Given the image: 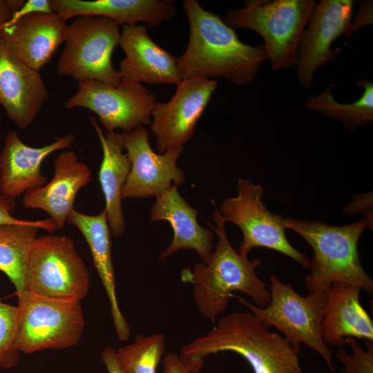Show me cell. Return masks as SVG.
Instances as JSON below:
<instances>
[{"mask_svg": "<svg viewBox=\"0 0 373 373\" xmlns=\"http://www.w3.org/2000/svg\"><path fill=\"white\" fill-rule=\"evenodd\" d=\"M89 287V274L71 238H37L28 263L26 289L50 298L80 302Z\"/></svg>", "mask_w": 373, "mask_h": 373, "instance_id": "obj_9", "label": "cell"}, {"mask_svg": "<svg viewBox=\"0 0 373 373\" xmlns=\"http://www.w3.org/2000/svg\"><path fill=\"white\" fill-rule=\"evenodd\" d=\"M16 295L20 352L64 350L79 342L85 327L80 302L50 298L28 289Z\"/></svg>", "mask_w": 373, "mask_h": 373, "instance_id": "obj_7", "label": "cell"}, {"mask_svg": "<svg viewBox=\"0 0 373 373\" xmlns=\"http://www.w3.org/2000/svg\"><path fill=\"white\" fill-rule=\"evenodd\" d=\"M68 26L54 12L32 13L1 28L0 39L13 55L39 71L64 42Z\"/></svg>", "mask_w": 373, "mask_h": 373, "instance_id": "obj_16", "label": "cell"}, {"mask_svg": "<svg viewBox=\"0 0 373 373\" xmlns=\"http://www.w3.org/2000/svg\"><path fill=\"white\" fill-rule=\"evenodd\" d=\"M0 126H1V117H0ZM1 169L0 164V194H1Z\"/></svg>", "mask_w": 373, "mask_h": 373, "instance_id": "obj_36", "label": "cell"}, {"mask_svg": "<svg viewBox=\"0 0 373 373\" xmlns=\"http://www.w3.org/2000/svg\"><path fill=\"white\" fill-rule=\"evenodd\" d=\"M232 352L250 365L254 373H303L298 352L284 336L270 332L251 312H233L207 334L184 345L180 355L204 359Z\"/></svg>", "mask_w": 373, "mask_h": 373, "instance_id": "obj_3", "label": "cell"}, {"mask_svg": "<svg viewBox=\"0 0 373 373\" xmlns=\"http://www.w3.org/2000/svg\"><path fill=\"white\" fill-rule=\"evenodd\" d=\"M356 84L363 90L360 98L352 103L336 102L332 94L336 84L331 83L321 93L309 97L304 106L321 112L328 119L338 121L347 131L370 124L373 120V82L361 79Z\"/></svg>", "mask_w": 373, "mask_h": 373, "instance_id": "obj_26", "label": "cell"}, {"mask_svg": "<svg viewBox=\"0 0 373 373\" xmlns=\"http://www.w3.org/2000/svg\"><path fill=\"white\" fill-rule=\"evenodd\" d=\"M217 88V82L202 77L180 81L171 99L156 102L150 129L156 137L160 153L183 146L191 140L200 118Z\"/></svg>", "mask_w": 373, "mask_h": 373, "instance_id": "obj_13", "label": "cell"}, {"mask_svg": "<svg viewBox=\"0 0 373 373\" xmlns=\"http://www.w3.org/2000/svg\"><path fill=\"white\" fill-rule=\"evenodd\" d=\"M361 290L335 283L326 291L321 329L327 346L343 347L347 337L373 341V322L361 304Z\"/></svg>", "mask_w": 373, "mask_h": 373, "instance_id": "obj_21", "label": "cell"}, {"mask_svg": "<svg viewBox=\"0 0 373 373\" xmlns=\"http://www.w3.org/2000/svg\"><path fill=\"white\" fill-rule=\"evenodd\" d=\"M102 149L98 177L105 199L107 220L113 236L121 238L125 231L122 208V190L131 169V162L123 153L124 133H104L97 119L90 117Z\"/></svg>", "mask_w": 373, "mask_h": 373, "instance_id": "obj_24", "label": "cell"}, {"mask_svg": "<svg viewBox=\"0 0 373 373\" xmlns=\"http://www.w3.org/2000/svg\"><path fill=\"white\" fill-rule=\"evenodd\" d=\"M36 12L50 13L53 12L51 9L50 0H28L12 15L7 23H12L21 17Z\"/></svg>", "mask_w": 373, "mask_h": 373, "instance_id": "obj_32", "label": "cell"}, {"mask_svg": "<svg viewBox=\"0 0 373 373\" xmlns=\"http://www.w3.org/2000/svg\"><path fill=\"white\" fill-rule=\"evenodd\" d=\"M156 97L142 84L121 80L117 85L88 80L78 82L75 94L66 102L68 109L84 108L93 112L106 132L132 131L150 126Z\"/></svg>", "mask_w": 373, "mask_h": 373, "instance_id": "obj_11", "label": "cell"}, {"mask_svg": "<svg viewBox=\"0 0 373 373\" xmlns=\"http://www.w3.org/2000/svg\"><path fill=\"white\" fill-rule=\"evenodd\" d=\"M237 191L236 196L223 200L219 211L225 222L235 224L242 233L238 253L248 257L254 248H267L309 269L310 260L307 256L294 248L286 236L285 217L269 211L264 203L262 186L248 179L238 178Z\"/></svg>", "mask_w": 373, "mask_h": 373, "instance_id": "obj_10", "label": "cell"}, {"mask_svg": "<svg viewBox=\"0 0 373 373\" xmlns=\"http://www.w3.org/2000/svg\"><path fill=\"white\" fill-rule=\"evenodd\" d=\"M41 229L49 233L58 230L50 218L30 220L26 224H0V271L15 286V295L26 289L29 257Z\"/></svg>", "mask_w": 373, "mask_h": 373, "instance_id": "obj_25", "label": "cell"}, {"mask_svg": "<svg viewBox=\"0 0 373 373\" xmlns=\"http://www.w3.org/2000/svg\"><path fill=\"white\" fill-rule=\"evenodd\" d=\"M119 45L126 57L119 64L121 80L178 85L177 58L150 37L146 26H123Z\"/></svg>", "mask_w": 373, "mask_h": 373, "instance_id": "obj_18", "label": "cell"}, {"mask_svg": "<svg viewBox=\"0 0 373 373\" xmlns=\"http://www.w3.org/2000/svg\"><path fill=\"white\" fill-rule=\"evenodd\" d=\"M50 3L65 21L80 16L103 17L122 26L144 22L156 27L177 12L170 0H50Z\"/></svg>", "mask_w": 373, "mask_h": 373, "instance_id": "obj_22", "label": "cell"}, {"mask_svg": "<svg viewBox=\"0 0 373 373\" xmlns=\"http://www.w3.org/2000/svg\"><path fill=\"white\" fill-rule=\"evenodd\" d=\"M199 211L192 207L173 185L156 198L151 209L150 220H165L173 231L171 244L161 253V261L180 249H193L201 262L206 264L213 253L214 233L197 221Z\"/></svg>", "mask_w": 373, "mask_h": 373, "instance_id": "obj_20", "label": "cell"}, {"mask_svg": "<svg viewBox=\"0 0 373 373\" xmlns=\"http://www.w3.org/2000/svg\"><path fill=\"white\" fill-rule=\"evenodd\" d=\"M353 5L351 0H321L316 3L297 50L296 75L304 88H311L316 71L341 52L332 50L331 46L335 39L347 32Z\"/></svg>", "mask_w": 373, "mask_h": 373, "instance_id": "obj_14", "label": "cell"}, {"mask_svg": "<svg viewBox=\"0 0 373 373\" xmlns=\"http://www.w3.org/2000/svg\"><path fill=\"white\" fill-rule=\"evenodd\" d=\"M16 207V200L0 194V224H26L30 220L18 219L12 216Z\"/></svg>", "mask_w": 373, "mask_h": 373, "instance_id": "obj_33", "label": "cell"}, {"mask_svg": "<svg viewBox=\"0 0 373 373\" xmlns=\"http://www.w3.org/2000/svg\"><path fill=\"white\" fill-rule=\"evenodd\" d=\"M124 149L131 169L122 190V200L161 195L173 185L184 184V172L177 165L184 146L171 147L164 153H155L146 127L124 133Z\"/></svg>", "mask_w": 373, "mask_h": 373, "instance_id": "obj_12", "label": "cell"}, {"mask_svg": "<svg viewBox=\"0 0 373 373\" xmlns=\"http://www.w3.org/2000/svg\"><path fill=\"white\" fill-rule=\"evenodd\" d=\"M212 213L216 227L209 226L218 237L216 249L206 264H195L192 268L181 271L183 283L193 285V300L200 314L214 323L224 311L238 291L250 297L255 305L266 307L270 301L267 285L257 276L256 269L260 266L258 258L249 260L237 252L231 246L225 231V222L213 200Z\"/></svg>", "mask_w": 373, "mask_h": 373, "instance_id": "obj_2", "label": "cell"}, {"mask_svg": "<svg viewBox=\"0 0 373 373\" xmlns=\"http://www.w3.org/2000/svg\"><path fill=\"white\" fill-rule=\"evenodd\" d=\"M75 140L74 135L67 134L37 148L23 143L16 131L8 132L0 153L1 194L16 200L29 191L46 185L48 178L41 171L43 161L53 152L71 147Z\"/></svg>", "mask_w": 373, "mask_h": 373, "instance_id": "obj_17", "label": "cell"}, {"mask_svg": "<svg viewBox=\"0 0 373 373\" xmlns=\"http://www.w3.org/2000/svg\"><path fill=\"white\" fill-rule=\"evenodd\" d=\"M204 359H187L175 352L166 353L162 359L163 373H200Z\"/></svg>", "mask_w": 373, "mask_h": 373, "instance_id": "obj_30", "label": "cell"}, {"mask_svg": "<svg viewBox=\"0 0 373 373\" xmlns=\"http://www.w3.org/2000/svg\"><path fill=\"white\" fill-rule=\"evenodd\" d=\"M18 313L17 306L0 301V367L10 369L19 361L17 345Z\"/></svg>", "mask_w": 373, "mask_h": 373, "instance_id": "obj_28", "label": "cell"}, {"mask_svg": "<svg viewBox=\"0 0 373 373\" xmlns=\"http://www.w3.org/2000/svg\"><path fill=\"white\" fill-rule=\"evenodd\" d=\"M286 229L300 235L312 248L310 272L304 278L309 294L325 293L335 283L357 286L373 294V279L361 265L358 243L363 232L372 229L363 217L354 223L332 226L323 221L284 218Z\"/></svg>", "mask_w": 373, "mask_h": 373, "instance_id": "obj_4", "label": "cell"}, {"mask_svg": "<svg viewBox=\"0 0 373 373\" xmlns=\"http://www.w3.org/2000/svg\"><path fill=\"white\" fill-rule=\"evenodd\" d=\"M345 341L352 354L343 347H338L334 353V357L343 365V371L345 373H373V341L364 340L366 350L353 337H347Z\"/></svg>", "mask_w": 373, "mask_h": 373, "instance_id": "obj_29", "label": "cell"}, {"mask_svg": "<svg viewBox=\"0 0 373 373\" xmlns=\"http://www.w3.org/2000/svg\"><path fill=\"white\" fill-rule=\"evenodd\" d=\"M343 212L345 214L356 215L363 213L364 217L372 224V193L354 195L352 202L345 207Z\"/></svg>", "mask_w": 373, "mask_h": 373, "instance_id": "obj_31", "label": "cell"}, {"mask_svg": "<svg viewBox=\"0 0 373 373\" xmlns=\"http://www.w3.org/2000/svg\"><path fill=\"white\" fill-rule=\"evenodd\" d=\"M67 222L82 233L88 245L94 266L109 300L116 334L119 341H126L131 331L117 300L115 275L111 255V231L106 212L104 209L97 215L90 216L73 208L68 214Z\"/></svg>", "mask_w": 373, "mask_h": 373, "instance_id": "obj_23", "label": "cell"}, {"mask_svg": "<svg viewBox=\"0 0 373 373\" xmlns=\"http://www.w3.org/2000/svg\"><path fill=\"white\" fill-rule=\"evenodd\" d=\"M24 1V0H0V28L10 21Z\"/></svg>", "mask_w": 373, "mask_h": 373, "instance_id": "obj_34", "label": "cell"}, {"mask_svg": "<svg viewBox=\"0 0 373 373\" xmlns=\"http://www.w3.org/2000/svg\"><path fill=\"white\" fill-rule=\"evenodd\" d=\"M49 97L40 72L13 55L0 39V106L17 128L36 119Z\"/></svg>", "mask_w": 373, "mask_h": 373, "instance_id": "obj_15", "label": "cell"}, {"mask_svg": "<svg viewBox=\"0 0 373 373\" xmlns=\"http://www.w3.org/2000/svg\"><path fill=\"white\" fill-rule=\"evenodd\" d=\"M166 341L162 334H140L132 343L120 347L116 356L122 373H157Z\"/></svg>", "mask_w": 373, "mask_h": 373, "instance_id": "obj_27", "label": "cell"}, {"mask_svg": "<svg viewBox=\"0 0 373 373\" xmlns=\"http://www.w3.org/2000/svg\"><path fill=\"white\" fill-rule=\"evenodd\" d=\"M92 173L79 162L74 151L60 153L54 161L52 179L42 187L26 192L22 204L26 209H41L56 223L58 230L66 225L78 191L91 180Z\"/></svg>", "mask_w": 373, "mask_h": 373, "instance_id": "obj_19", "label": "cell"}, {"mask_svg": "<svg viewBox=\"0 0 373 373\" xmlns=\"http://www.w3.org/2000/svg\"><path fill=\"white\" fill-rule=\"evenodd\" d=\"M316 3L314 0H247L244 8L228 11L224 21L233 29L260 35L273 69H285L296 65L299 41Z\"/></svg>", "mask_w": 373, "mask_h": 373, "instance_id": "obj_5", "label": "cell"}, {"mask_svg": "<svg viewBox=\"0 0 373 373\" xmlns=\"http://www.w3.org/2000/svg\"><path fill=\"white\" fill-rule=\"evenodd\" d=\"M121 37L119 25L106 17L80 16L68 26L65 46L57 61L60 76L79 82L97 80L113 85L121 81L111 61Z\"/></svg>", "mask_w": 373, "mask_h": 373, "instance_id": "obj_8", "label": "cell"}, {"mask_svg": "<svg viewBox=\"0 0 373 373\" xmlns=\"http://www.w3.org/2000/svg\"><path fill=\"white\" fill-rule=\"evenodd\" d=\"M117 351L112 347H106L101 353V359L105 365L108 373H122L116 356Z\"/></svg>", "mask_w": 373, "mask_h": 373, "instance_id": "obj_35", "label": "cell"}, {"mask_svg": "<svg viewBox=\"0 0 373 373\" xmlns=\"http://www.w3.org/2000/svg\"><path fill=\"white\" fill-rule=\"evenodd\" d=\"M269 279L270 301L266 307H259L234 294L233 298H237L265 327H274L281 332L298 352L304 343L331 366L332 352L324 343L321 329L326 291L302 296L274 274Z\"/></svg>", "mask_w": 373, "mask_h": 373, "instance_id": "obj_6", "label": "cell"}, {"mask_svg": "<svg viewBox=\"0 0 373 373\" xmlns=\"http://www.w3.org/2000/svg\"><path fill=\"white\" fill-rule=\"evenodd\" d=\"M183 8L190 37L185 52L177 58L180 81L222 76L236 85L251 82L268 59L265 46L242 43L220 16L204 10L195 0L184 1Z\"/></svg>", "mask_w": 373, "mask_h": 373, "instance_id": "obj_1", "label": "cell"}]
</instances>
